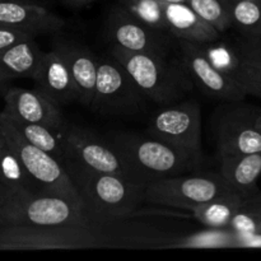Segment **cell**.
<instances>
[{
	"label": "cell",
	"instance_id": "cell-24",
	"mask_svg": "<svg viewBox=\"0 0 261 261\" xmlns=\"http://www.w3.org/2000/svg\"><path fill=\"white\" fill-rule=\"evenodd\" d=\"M10 120L28 142L32 143L40 149L50 153L56 160L61 161L64 154V148L63 142H61L60 130L58 132V130H53L40 124L19 121V120L13 119V117H10Z\"/></svg>",
	"mask_w": 261,
	"mask_h": 261
},
{
	"label": "cell",
	"instance_id": "cell-13",
	"mask_svg": "<svg viewBox=\"0 0 261 261\" xmlns=\"http://www.w3.org/2000/svg\"><path fill=\"white\" fill-rule=\"evenodd\" d=\"M233 102H224L214 114V139L218 157L261 152V132Z\"/></svg>",
	"mask_w": 261,
	"mask_h": 261
},
{
	"label": "cell",
	"instance_id": "cell-18",
	"mask_svg": "<svg viewBox=\"0 0 261 261\" xmlns=\"http://www.w3.org/2000/svg\"><path fill=\"white\" fill-rule=\"evenodd\" d=\"M42 54L35 37L25 38L0 50V92L3 93L8 88V83L15 79H32Z\"/></svg>",
	"mask_w": 261,
	"mask_h": 261
},
{
	"label": "cell",
	"instance_id": "cell-6",
	"mask_svg": "<svg viewBox=\"0 0 261 261\" xmlns=\"http://www.w3.org/2000/svg\"><path fill=\"white\" fill-rule=\"evenodd\" d=\"M97 226L0 224V251L89 250L105 247Z\"/></svg>",
	"mask_w": 261,
	"mask_h": 261
},
{
	"label": "cell",
	"instance_id": "cell-16",
	"mask_svg": "<svg viewBox=\"0 0 261 261\" xmlns=\"http://www.w3.org/2000/svg\"><path fill=\"white\" fill-rule=\"evenodd\" d=\"M32 79L35 81L36 88L59 106L78 101V92L68 64L55 47L42 54Z\"/></svg>",
	"mask_w": 261,
	"mask_h": 261
},
{
	"label": "cell",
	"instance_id": "cell-23",
	"mask_svg": "<svg viewBox=\"0 0 261 261\" xmlns=\"http://www.w3.org/2000/svg\"><path fill=\"white\" fill-rule=\"evenodd\" d=\"M0 188L22 193L40 194L30 173L5 142L0 154Z\"/></svg>",
	"mask_w": 261,
	"mask_h": 261
},
{
	"label": "cell",
	"instance_id": "cell-27",
	"mask_svg": "<svg viewBox=\"0 0 261 261\" xmlns=\"http://www.w3.org/2000/svg\"><path fill=\"white\" fill-rule=\"evenodd\" d=\"M198 46L214 68L227 75L234 76L241 63V58L234 46L229 45L227 41H223L222 38L211 41V42L198 43Z\"/></svg>",
	"mask_w": 261,
	"mask_h": 261
},
{
	"label": "cell",
	"instance_id": "cell-14",
	"mask_svg": "<svg viewBox=\"0 0 261 261\" xmlns=\"http://www.w3.org/2000/svg\"><path fill=\"white\" fill-rule=\"evenodd\" d=\"M3 112L15 120L40 124L53 130H61L66 125L61 106L46 94L35 89L8 87L3 92Z\"/></svg>",
	"mask_w": 261,
	"mask_h": 261
},
{
	"label": "cell",
	"instance_id": "cell-34",
	"mask_svg": "<svg viewBox=\"0 0 261 261\" xmlns=\"http://www.w3.org/2000/svg\"><path fill=\"white\" fill-rule=\"evenodd\" d=\"M256 125H257V129H259L260 132H261V117H259V119H256Z\"/></svg>",
	"mask_w": 261,
	"mask_h": 261
},
{
	"label": "cell",
	"instance_id": "cell-9",
	"mask_svg": "<svg viewBox=\"0 0 261 261\" xmlns=\"http://www.w3.org/2000/svg\"><path fill=\"white\" fill-rule=\"evenodd\" d=\"M201 109L196 99L162 106L150 117L147 133L203 162Z\"/></svg>",
	"mask_w": 261,
	"mask_h": 261
},
{
	"label": "cell",
	"instance_id": "cell-29",
	"mask_svg": "<svg viewBox=\"0 0 261 261\" xmlns=\"http://www.w3.org/2000/svg\"><path fill=\"white\" fill-rule=\"evenodd\" d=\"M245 92L261 93V66L241 59L239 69L233 76Z\"/></svg>",
	"mask_w": 261,
	"mask_h": 261
},
{
	"label": "cell",
	"instance_id": "cell-31",
	"mask_svg": "<svg viewBox=\"0 0 261 261\" xmlns=\"http://www.w3.org/2000/svg\"><path fill=\"white\" fill-rule=\"evenodd\" d=\"M63 2L65 3L66 5H69V7L83 8V7H87V5L92 4V3H94L96 0H63Z\"/></svg>",
	"mask_w": 261,
	"mask_h": 261
},
{
	"label": "cell",
	"instance_id": "cell-1",
	"mask_svg": "<svg viewBox=\"0 0 261 261\" xmlns=\"http://www.w3.org/2000/svg\"><path fill=\"white\" fill-rule=\"evenodd\" d=\"M61 165L75 185L92 226L127 218L144 201V186L122 176L88 170L69 158H63Z\"/></svg>",
	"mask_w": 261,
	"mask_h": 261
},
{
	"label": "cell",
	"instance_id": "cell-17",
	"mask_svg": "<svg viewBox=\"0 0 261 261\" xmlns=\"http://www.w3.org/2000/svg\"><path fill=\"white\" fill-rule=\"evenodd\" d=\"M54 47L66 61L78 92V102L91 107L96 88L98 58L86 46L69 41H59Z\"/></svg>",
	"mask_w": 261,
	"mask_h": 261
},
{
	"label": "cell",
	"instance_id": "cell-5",
	"mask_svg": "<svg viewBox=\"0 0 261 261\" xmlns=\"http://www.w3.org/2000/svg\"><path fill=\"white\" fill-rule=\"evenodd\" d=\"M0 224H91L83 206L64 198L0 188Z\"/></svg>",
	"mask_w": 261,
	"mask_h": 261
},
{
	"label": "cell",
	"instance_id": "cell-20",
	"mask_svg": "<svg viewBox=\"0 0 261 261\" xmlns=\"http://www.w3.org/2000/svg\"><path fill=\"white\" fill-rule=\"evenodd\" d=\"M218 173L234 193L249 198L261 175V152L219 157Z\"/></svg>",
	"mask_w": 261,
	"mask_h": 261
},
{
	"label": "cell",
	"instance_id": "cell-8",
	"mask_svg": "<svg viewBox=\"0 0 261 261\" xmlns=\"http://www.w3.org/2000/svg\"><path fill=\"white\" fill-rule=\"evenodd\" d=\"M147 97L129 71L111 54L98 58L96 88L91 107L102 115H132L144 106Z\"/></svg>",
	"mask_w": 261,
	"mask_h": 261
},
{
	"label": "cell",
	"instance_id": "cell-28",
	"mask_svg": "<svg viewBox=\"0 0 261 261\" xmlns=\"http://www.w3.org/2000/svg\"><path fill=\"white\" fill-rule=\"evenodd\" d=\"M186 4L190 5L219 33H224L232 27L231 18L223 0H188Z\"/></svg>",
	"mask_w": 261,
	"mask_h": 261
},
{
	"label": "cell",
	"instance_id": "cell-32",
	"mask_svg": "<svg viewBox=\"0 0 261 261\" xmlns=\"http://www.w3.org/2000/svg\"><path fill=\"white\" fill-rule=\"evenodd\" d=\"M165 4H180V3H188V0H161Z\"/></svg>",
	"mask_w": 261,
	"mask_h": 261
},
{
	"label": "cell",
	"instance_id": "cell-15",
	"mask_svg": "<svg viewBox=\"0 0 261 261\" xmlns=\"http://www.w3.org/2000/svg\"><path fill=\"white\" fill-rule=\"evenodd\" d=\"M0 25L37 37L61 31L65 20L33 0H0Z\"/></svg>",
	"mask_w": 261,
	"mask_h": 261
},
{
	"label": "cell",
	"instance_id": "cell-3",
	"mask_svg": "<svg viewBox=\"0 0 261 261\" xmlns=\"http://www.w3.org/2000/svg\"><path fill=\"white\" fill-rule=\"evenodd\" d=\"M109 53L124 65L144 96L154 103L173 105L194 91L195 83L180 58L133 53L114 45Z\"/></svg>",
	"mask_w": 261,
	"mask_h": 261
},
{
	"label": "cell",
	"instance_id": "cell-11",
	"mask_svg": "<svg viewBox=\"0 0 261 261\" xmlns=\"http://www.w3.org/2000/svg\"><path fill=\"white\" fill-rule=\"evenodd\" d=\"M106 31L112 45L133 53L170 55L173 41L177 40L171 33L138 20L119 4L110 12Z\"/></svg>",
	"mask_w": 261,
	"mask_h": 261
},
{
	"label": "cell",
	"instance_id": "cell-10",
	"mask_svg": "<svg viewBox=\"0 0 261 261\" xmlns=\"http://www.w3.org/2000/svg\"><path fill=\"white\" fill-rule=\"evenodd\" d=\"M60 137L64 148L63 158L73 160L88 170L119 175L133 181L126 166L107 139L74 125H65L60 130Z\"/></svg>",
	"mask_w": 261,
	"mask_h": 261
},
{
	"label": "cell",
	"instance_id": "cell-19",
	"mask_svg": "<svg viewBox=\"0 0 261 261\" xmlns=\"http://www.w3.org/2000/svg\"><path fill=\"white\" fill-rule=\"evenodd\" d=\"M165 13L170 33L177 40L204 43L221 38L222 33L204 20L186 3L165 4Z\"/></svg>",
	"mask_w": 261,
	"mask_h": 261
},
{
	"label": "cell",
	"instance_id": "cell-4",
	"mask_svg": "<svg viewBox=\"0 0 261 261\" xmlns=\"http://www.w3.org/2000/svg\"><path fill=\"white\" fill-rule=\"evenodd\" d=\"M0 135L30 173L38 193L64 198L83 206L81 195L60 161L28 142L3 111H0Z\"/></svg>",
	"mask_w": 261,
	"mask_h": 261
},
{
	"label": "cell",
	"instance_id": "cell-30",
	"mask_svg": "<svg viewBox=\"0 0 261 261\" xmlns=\"http://www.w3.org/2000/svg\"><path fill=\"white\" fill-rule=\"evenodd\" d=\"M30 37H35V36L23 32V31L13 30V28L0 25V50Z\"/></svg>",
	"mask_w": 261,
	"mask_h": 261
},
{
	"label": "cell",
	"instance_id": "cell-22",
	"mask_svg": "<svg viewBox=\"0 0 261 261\" xmlns=\"http://www.w3.org/2000/svg\"><path fill=\"white\" fill-rule=\"evenodd\" d=\"M241 233L228 228H206L205 231L172 239L160 249H228L240 247Z\"/></svg>",
	"mask_w": 261,
	"mask_h": 261
},
{
	"label": "cell",
	"instance_id": "cell-33",
	"mask_svg": "<svg viewBox=\"0 0 261 261\" xmlns=\"http://www.w3.org/2000/svg\"><path fill=\"white\" fill-rule=\"evenodd\" d=\"M3 145H4V139H3V138H2V135H0V154H2Z\"/></svg>",
	"mask_w": 261,
	"mask_h": 261
},
{
	"label": "cell",
	"instance_id": "cell-35",
	"mask_svg": "<svg viewBox=\"0 0 261 261\" xmlns=\"http://www.w3.org/2000/svg\"><path fill=\"white\" fill-rule=\"evenodd\" d=\"M252 2H261V0H252Z\"/></svg>",
	"mask_w": 261,
	"mask_h": 261
},
{
	"label": "cell",
	"instance_id": "cell-21",
	"mask_svg": "<svg viewBox=\"0 0 261 261\" xmlns=\"http://www.w3.org/2000/svg\"><path fill=\"white\" fill-rule=\"evenodd\" d=\"M245 199L246 198L240 194H228L198 204L189 212L194 219L205 228H228L232 218L239 212Z\"/></svg>",
	"mask_w": 261,
	"mask_h": 261
},
{
	"label": "cell",
	"instance_id": "cell-12",
	"mask_svg": "<svg viewBox=\"0 0 261 261\" xmlns=\"http://www.w3.org/2000/svg\"><path fill=\"white\" fill-rule=\"evenodd\" d=\"M178 58L193 78L195 86L211 98L221 102H237L244 98L245 93L239 82L231 75L214 68L205 58L198 43L177 40Z\"/></svg>",
	"mask_w": 261,
	"mask_h": 261
},
{
	"label": "cell",
	"instance_id": "cell-7",
	"mask_svg": "<svg viewBox=\"0 0 261 261\" xmlns=\"http://www.w3.org/2000/svg\"><path fill=\"white\" fill-rule=\"evenodd\" d=\"M237 194L219 173H185L153 181L144 186V201L189 212L218 196Z\"/></svg>",
	"mask_w": 261,
	"mask_h": 261
},
{
	"label": "cell",
	"instance_id": "cell-2",
	"mask_svg": "<svg viewBox=\"0 0 261 261\" xmlns=\"http://www.w3.org/2000/svg\"><path fill=\"white\" fill-rule=\"evenodd\" d=\"M106 139L126 166L133 181L139 185L198 172L201 167L200 161L193 155L155 138L116 132Z\"/></svg>",
	"mask_w": 261,
	"mask_h": 261
},
{
	"label": "cell",
	"instance_id": "cell-26",
	"mask_svg": "<svg viewBox=\"0 0 261 261\" xmlns=\"http://www.w3.org/2000/svg\"><path fill=\"white\" fill-rule=\"evenodd\" d=\"M117 4L140 22L170 33L165 4L161 0H119Z\"/></svg>",
	"mask_w": 261,
	"mask_h": 261
},
{
	"label": "cell",
	"instance_id": "cell-25",
	"mask_svg": "<svg viewBox=\"0 0 261 261\" xmlns=\"http://www.w3.org/2000/svg\"><path fill=\"white\" fill-rule=\"evenodd\" d=\"M231 18L232 27L242 32L259 33L261 31V2L223 0Z\"/></svg>",
	"mask_w": 261,
	"mask_h": 261
}]
</instances>
